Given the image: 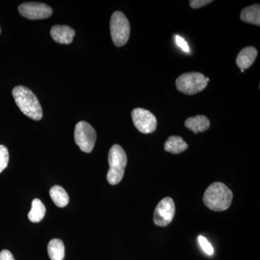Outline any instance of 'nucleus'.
Segmentation results:
<instances>
[{"instance_id":"obj_1","label":"nucleus","mask_w":260,"mask_h":260,"mask_svg":"<svg viewBox=\"0 0 260 260\" xmlns=\"http://www.w3.org/2000/svg\"><path fill=\"white\" fill-rule=\"evenodd\" d=\"M233 192L221 182H214L208 186L203 196L205 206L213 211H224L232 205Z\"/></svg>"},{"instance_id":"obj_2","label":"nucleus","mask_w":260,"mask_h":260,"mask_svg":"<svg viewBox=\"0 0 260 260\" xmlns=\"http://www.w3.org/2000/svg\"><path fill=\"white\" fill-rule=\"evenodd\" d=\"M13 95L17 106L25 115L34 120L39 121L42 119V106L30 89L19 85L13 89Z\"/></svg>"},{"instance_id":"obj_3","label":"nucleus","mask_w":260,"mask_h":260,"mask_svg":"<svg viewBox=\"0 0 260 260\" xmlns=\"http://www.w3.org/2000/svg\"><path fill=\"white\" fill-rule=\"evenodd\" d=\"M108 161L109 164L107 181L112 185H116L122 180L127 164V157L120 145H114L109 150Z\"/></svg>"},{"instance_id":"obj_4","label":"nucleus","mask_w":260,"mask_h":260,"mask_svg":"<svg viewBox=\"0 0 260 260\" xmlns=\"http://www.w3.org/2000/svg\"><path fill=\"white\" fill-rule=\"evenodd\" d=\"M209 81V78L202 73L191 72L180 75L176 80V86L181 93L191 95L203 91Z\"/></svg>"},{"instance_id":"obj_5","label":"nucleus","mask_w":260,"mask_h":260,"mask_svg":"<svg viewBox=\"0 0 260 260\" xmlns=\"http://www.w3.org/2000/svg\"><path fill=\"white\" fill-rule=\"evenodd\" d=\"M111 35L116 47L125 45L129 40L130 25L124 13L116 11L113 13L110 21Z\"/></svg>"},{"instance_id":"obj_6","label":"nucleus","mask_w":260,"mask_h":260,"mask_svg":"<svg viewBox=\"0 0 260 260\" xmlns=\"http://www.w3.org/2000/svg\"><path fill=\"white\" fill-rule=\"evenodd\" d=\"M96 140V133L93 126L86 121H80L75 128V141L80 150L90 153Z\"/></svg>"},{"instance_id":"obj_7","label":"nucleus","mask_w":260,"mask_h":260,"mask_svg":"<svg viewBox=\"0 0 260 260\" xmlns=\"http://www.w3.org/2000/svg\"><path fill=\"white\" fill-rule=\"evenodd\" d=\"M132 118L135 127L143 134H150L156 129V118L146 109H135L132 112Z\"/></svg>"},{"instance_id":"obj_8","label":"nucleus","mask_w":260,"mask_h":260,"mask_svg":"<svg viewBox=\"0 0 260 260\" xmlns=\"http://www.w3.org/2000/svg\"><path fill=\"white\" fill-rule=\"evenodd\" d=\"M175 214V204L171 198H164L157 205L153 214V220L158 226H167L171 222Z\"/></svg>"},{"instance_id":"obj_9","label":"nucleus","mask_w":260,"mask_h":260,"mask_svg":"<svg viewBox=\"0 0 260 260\" xmlns=\"http://www.w3.org/2000/svg\"><path fill=\"white\" fill-rule=\"evenodd\" d=\"M22 16L30 20H39L49 18L52 15V9L44 3H25L18 8Z\"/></svg>"},{"instance_id":"obj_10","label":"nucleus","mask_w":260,"mask_h":260,"mask_svg":"<svg viewBox=\"0 0 260 260\" xmlns=\"http://www.w3.org/2000/svg\"><path fill=\"white\" fill-rule=\"evenodd\" d=\"M74 29L68 25H54L51 29V36L56 42L61 44H70L75 37Z\"/></svg>"},{"instance_id":"obj_11","label":"nucleus","mask_w":260,"mask_h":260,"mask_svg":"<svg viewBox=\"0 0 260 260\" xmlns=\"http://www.w3.org/2000/svg\"><path fill=\"white\" fill-rule=\"evenodd\" d=\"M257 56V50L256 48L248 47L243 49L238 54L237 58V66L241 70L248 69L255 61Z\"/></svg>"},{"instance_id":"obj_12","label":"nucleus","mask_w":260,"mask_h":260,"mask_svg":"<svg viewBox=\"0 0 260 260\" xmlns=\"http://www.w3.org/2000/svg\"><path fill=\"white\" fill-rule=\"evenodd\" d=\"M185 126L194 134L204 133L210 128L209 119L204 115H198L188 118L185 121Z\"/></svg>"},{"instance_id":"obj_13","label":"nucleus","mask_w":260,"mask_h":260,"mask_svg":"<svg viewBox=\"0 0 260 260\" xmlns=\"http://www.w3.org/2000/svg\"><path fill=\"white\" fill-rule=\"evenodd\" d=\"M187 148V143L179 136L169 137L164 144V150L172 154L182 153Z\"/></svg>"},{"instance_id":"obj_14","label":"nucleus","mask_w":260,"mask_h":260,"mask_svg":"<svg viewBox=\"0 0 260 260\" xmlns=\"http://www.w3.org/2000/svg\"><path fill=\"white\" fill-rule=\"evenodd\" d=\"M241 20L245 23L260 25V7L255 4L247 7L242 10L240 15Z\"/></svg>"},{"instance_id":"obj_15","label":"nucleus","mask_w":260,"mask_h":260,"mask_svg":"<svg viewBox=\"0 0 260 260\" xmlns=\"http://www.w3.org/2000/svg\"><path fill=\"white\" fill-rule=\"evenodd\" d=\"M48 254L51 260H63L65 249L64 243L60 239H54L48 244Z\"/></svg>"},{"instance_id":"obj_16","label":"nucleus","mask_w":260,"mask_h":260,"mask_svg":"<svg viewBox=\"0 0 260 260\" xmlns=\"http://www.w3.org/2000/svg\"><path fill=\"white\" fill-rule=\"evenodd\" d=\"M49 194L54 204L59 208H64L69 203V196L61 186H52L49 191Z\"/></svg>"},{"instance_id":"obj_17","label":"nucleus","mask_w":260,"mask_h":260,"mask_svg":"<svg viewBox=\"0 0 260 260\" xmlns=\"http://www.w3.org/2000/svg\"><path fill=\"white\" fill-rule=\"evenodd\" d=\"M46 208L42 201L34 199L32 202L31 210L28 213V219L32 223H39L45 216Z\"/></svg>"},{"instance_id":"obj_18","label":"nucleus","mask_w":260,"mask_h":260,"mask_svg":"<svg viewBox=\"0 0 260 260\" xmlns=\"http://www.w3.org/2000/svg\"><path fill=\"white\" fill-rule=\"evenodd\" d=\"M9 162V152L5 145H0V173L8 167Z\"/></svg>"},{"instance_id":"obj_19","label":"nucleus","mask_w":260,"mask_h":260,"mask_svg":"<svg viewBox=\"0 0 260 260\" xmlns=\"http://www.w3.org/2000/svg\"><path fill=\"white\" fill-rule=\"evenodd\" d=\"M198 242H199L200 245L201 246L202 249L208 255H212L213 254L214 250L213 246L208 242L206 238L200 236L198 237Z\"/></svg>"},{"instance_id":"obj_20","label":"nucleus","mask_w":260,"mask_h":260,"mask_svg":"<svg viewBox=\"0 0 260 260\" xmlns=\"http://www.w3.org/2000/svg\"><path fill=\"white\" fill-rule=\"evenodd\" d=\"M212 0H190L189 1V5L193 9H199L200 8L210 4L213 3Z\"/></svg>"},{"instance_id":"obj_21","label":"nucleus","mask_w":260,"mask_h":260,"mask_svg":"<svg viewBox=\"0 0 260 260\" xmlns=\"http://www.w3.org/2000/svg\"><path fill=\"white\" fill-rule=\"evenodd\" d=\"M176 42H177V45L182 49L183 51H186V52H189V47L188 46L187 43L184 40L183 38L179 37V36H176Z\"/></svg>"},{"instance_id":"obj_22","label":"nucleus","mask_w":260,"mask_h":260,"mask_svg":"<svg viewBox=\"0 0 260 260\" xmlns=\"http://www.w3.org/2000/svg\"><path fill=\"white\" fill-rule=\"evenodd\" d=\"M0 260H15V258L10 251L5 249L0 252Z\"/></svg>"},{"instance_id":"obj_23","label":"nucleus","mask_w":260,"mask_h":260,"mask_svg":"<svg viewBox=\"0 0 260 260\" xmlns=\"http://www.w3.org/2000/svg\"><path fill=\"white\" fill-rule=\"evenodd\" d=\"M0 34H1V28H0Z\"/></svg>"}]
</instances>
